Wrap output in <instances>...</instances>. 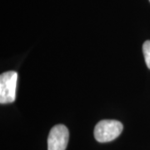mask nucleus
<instances>
[{"mask_svg":"<svg viewBox=\"0 0 150 150\" xmlns=\"http://www.w3.org/2000/svg\"><path fill=\"white\" fill-rule=\"evenodd\" d=\"M18 74L15 71H8L0 76V103H11L16 98Z\"/></svg>","mask_w":150,"mask_h":150,"instance_id":"2","label":"nucleus"},{"mask_svg":"<svg viewBox=\"0 0 150 150\" xmlns=\"http://www.w3.org/2000/svg\"><path fill=\"white\" fill-rule=\"evenodd\" d=\"M143 52L144 55L145 63L147 64V67L150 69V40L146 41L143 44Z\"/></svg>","mask_w":150,"mask_h":150,"instance_id":"4","label":"nucleus"},{"mask_svg":"<svg viewBox=\"0 0 150 150\" xmlns=\"http://www.w3.org/2000/svg\"><path fill=\"white\" fill-rule=\"evenodd\" d=\"M69 133L63 124L54 126L48 138V150H65L68 145Z\"/></svg>","mask_w":150,"mask_h":150,"instance_id":"3","label":"nucleus"},{"mask_svg":"<svg viewBox=\"0 0 150 150\" xmlns=\"http://www.w3.org/2000/svg\"><path fill=\"white\" fill-rule=\"evenodd\" d=\"M123 126L117 120H102L94 129L95 139L99 143H107L117 139L122 133Z\"/></svg>","mask_w":150,"mask_h":150,"instance_id":"1","label":"nucleus"},{"mask_svg":"<svg viewBox=\"0 0 150 150\" xmlns=\"http://www.w3.org/2000/svg\"><path fill=\"white\" fill-rule=\"evenodd\" d=\"M149 2H150V0H149Z\"/></svg>","mask_w":150,"mask_h":150,"instance_id":"5","label":"nucleus"}]
</instances>
